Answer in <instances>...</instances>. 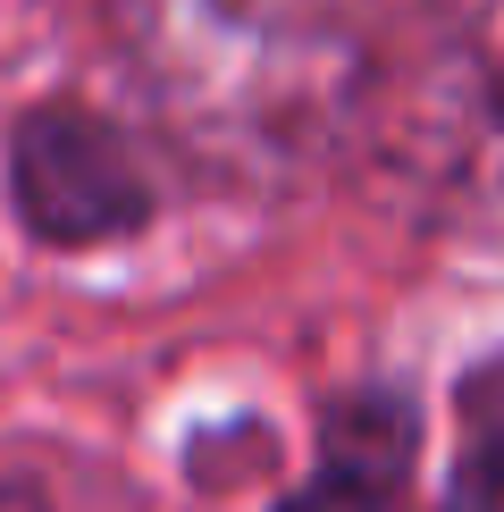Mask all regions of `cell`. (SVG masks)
Here are the masks:
<instances>
[{
  "instance_id": "1",
  "label": "cell",
  "mask_w": 504,
  "mask_h": 512,
  "mask_svg": "<svg viewBox=\"0 0 504 512\" xmlns=\"http://www.w3.org/2000/svg\"><path fill=\"white\" fill-rule=\"evenodd\" d=\"M17 210L42 244H101L143 219V168L93 110H34L9 152Z\"/></svg>"
},
{
  "instance_id": "2",
  "label": "cell",
  "mask_w": 504,
  "mask_h": 512,
  "mask_svg": "<svg viewBox=\"0 0 504 512\" xmlns=\"http://www.w3.org/2000/svg\"><path fill=\"white\" fill-rule=\"evenodd\" d=\"M446 512H504V437H479V454L446 487Z\"/></svg>"
},
{
  "instance_id": "3",
  "label": "cell",
  "mask_w": 504,
  "mask_h": 512,
  "mask_svg": "<svg viewBox=\"0 0 504 512\" xmlns=\"http://www.w3.org/2000/svg\"><path fill=\"white\" fill-rule=\"evenodd\" d=\"M286 512H395V504H387V487H378V479H345V471H328V479L294 487Z\"/></svg>"
},
{
  "instance_id": "4",
  "label": "cell",
  "mask_w": 504,
  "mask_h": 512,
  "mask_svg": "<svg viewBox=\"0 0 504 512\" xmlns=\"http://www.w3.org/2000/svg\"><path fill=\"white\" fill-rule=\"evenodd\" d=\"M471 403H479V420H488V437H504V361L479 378V395H471Z\"/></svg>"
},
{
  "instance_id": "5",
  "label": "cell",
  "mask_w": 504,
  "mask_h": 512,
  "mask_svg": "<svg viewBox=\"0 0 504 512\" xmlns=\"http://www.w3.org/2000/svg\"><path fill=\"white\" fill-rule=\"evenodd\" d=\"M0 512H42L34 496H17V487H0Z\"/></svg>"
}]
</instances>
